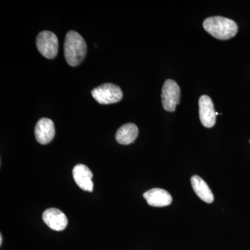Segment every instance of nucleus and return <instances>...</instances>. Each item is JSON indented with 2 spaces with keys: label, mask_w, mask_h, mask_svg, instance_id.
<instances>
[{
  "label": "nucleus",
  "mask_w": 250,
  "mask_h": 250,
  "mask_svg": "<svg viewBox=\"0 0 250 250\" xmlns=\"http://www.w3.org/2000/svg\"><path fill=\"white\" fill-rule=\"evenodd\" d=\"M86 42L79 33L70 31L65 36L64 55L70 66H77L86 55Z\"/></svg>",
  "instance_id": "obj_1"
},
{
  "label": "nucleus",
  "mask_w": 250,
  "mask_h": 250,
  "mask_svg": "<svg viewBox=\"0 0 250 250\" xmlns=\"http://www.w3.org/2000/svg\"><path fill=\"white\" fill-rule=\"evenodd\" d=\"M161 98L163 106L166 111H175L176 106L179 104L181 98L180 88L177 82L172 80H166L163 86Z\"/></svg>",
  "instance_id": "obj_5"
},
{
  "label": "nucleus",
  "mask_w": 250,
  "mask_h": 250,
  "mask_svg": "<svg viewBox=\"0 0 250 250\" xmlns=\"http://www.w3.org/2000/svg\"><path fill=\"white\" fill-rule=\"evenodd\" d=\"M148 205L154 207H167L172 202V196L167 190L161 188H153L143 194Z\"/></svg>",
  "instance_id": "obj_10"
},
{
  "label": "nucleus",
  "mask_w": 250,
  "mask_h": 250,
  "mask_svg": "<svg viewBox=\"0 0 250 250\" xmlns=\"http://www.w3.org/2000/svg\"><path fill=\"white\" fill-rule=\"evenodd\" d=\"M55 136L53 121L49 118H41L35 126L36 141L42 145L48 144Z\"/></svg>",
  "instance_id": "obj_9"
},
{
  "label": "nucleus",
  "mask_w": 250,
  "mask_h": 250,
  "mask_svg": "<svg viewBox=\"0 0 250 250\" xmlns=\"http://www.w3.org/2000/svg\"><path fill=\"white\" fill-rule=\"evenodd\" d=\"M199 113L202 125L205 127L211 128L216 122L213 101L208 95H202L199 100Z\"/></svg>",
  "instance_id": "obj_6"
},
{
  "label": "nucleus",
  "mask_w": 250,
  "mask_h": 250,
  "mask_svg": "<svg viewBox=\"0 0 250 250\" xmlns=\"http://www.w3.org/2000/svg\"><path fill=\"white\" fill-rule=\"evenodd\" d=\"M190 181H191V185L194 191L202 201L208 204L212 203L213 202L214 196H213V192L210 190L208 184L206 183L205 181L197 175L192 176Z\"/></svg>",
  "instance_id": "obj_11"
},
{
  "label": "nucleus",
  "mask_w": 250,
  "mask_h": 250,
  "mask_svg": "<svg viewBox=\"0 0 250 250\" xmlns=\"http://www.w3.org/2000/svg\"><path fill=\"white\" fill-rule=\"evenodd\" d=\"M203 27L208 34L219 40H229L234 37L238 32V25L234 21L221 16L207 18L204 21Z\"/></svg>",
  "instance_id": "obj_2"
},
{
  "label": "nucleus",
  "mask_w": 250,
  "mask_h": 250,
  "mask_svg": "<svg viewBox=\"0 0 250 250\" xmlns=\"http://www.w3.org/2000/svg\"><path fill=\"white\" fill-rule=\"evenodd\" d=\"M36 46L40 53L45 58L54 59L58 53V39L51 31H43L39 33L36 38Z\"/></svg>",
  "instance_id": "obj_4"
},
{
  "label": "nucleus",
  "mask_w": 250,
  "mask_h": 250,
  "mask_svg": "<svg viewBox=\"0 0 250 250\" xmlns=\"http://www.w3.org/2000/svg\"><path fill=\"white\" fill-rule=\"evenodd\" d=\"M73 178L78 187L84 191L93 192V174L91 170L83 164H78L72 170Z\"/></svg>",
  "instance_id": "obj_8"
},
{
  "label": "nucleus",
  "mask_w": 250,
  "mask_h": 250,
  "mask_svg": "<svg viewBox=\"0 0 250 250\" xmlns=\"http://www.w3.org/2000/svg\"><path fill=\"white\" fill-rule=\"evenodd\" d=\"M92 96L100 104H111L121 101L123 93L119 86L113 83H104L94 88Z\"/></svg>",
  "instance_id": "obj_3"
},
{
  "label": "nucleus",
  "mask_w": 250,
  "mask_h": 250,
  "mask_svg": "<svg viewBox=\"0 0 250 250\" xmlns=\"http://www.w3.org/2000/svg\"><path fill=\"white\" fill-rule=\"evenodd\" d=\"M2 244V236H1V234L0 235V245Z\"/></svg>",
  "instance_id": "obj_13"
},
{
  "label": "nucleus",
  "mask_w": 250,
  "mask_h": 250,
  "mask_svg": "<svg viewBox=\"0 0 250 250\" xmlns=\"http://www.w3.org/2000/svg\"><path fill=\"white\" fill-rule=\"evenodd\" d=\"M44 223L54 231H62L66 228L67 218L62 210L50 208L45 210L42 214Z\"/></svg>",
  "instance_id": "obj_7"
},
{
  "label": "nucleus",
  "mask_w": 250,
  "mask_h": 250,
  "mask_svg": "<svg viewBox=\"0 0 250 250\" xmlns=\"http://www.w3.org/2000/svg\"><path fill=\"white\" fill-rule=\"evenodd\" d=\"M139 135V128L134 123L123 125L117 131L116 139L121 145H129L134 143Z\"/></svg>",
  "instance_id": "obj_12"
}]
</instances>
